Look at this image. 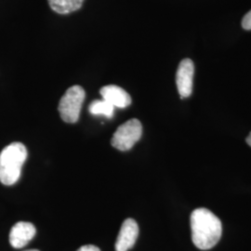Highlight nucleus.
Masks as SVG:
<instances>
[{"label": "nucleus", "instance_id": "14", "mask_svg": "<svg viewBox=\"0 0 251 251\" xmlns=\"http://www.w3.org/2000/svg\"><path fill=\"white\" fill-rule=\"evenodd\" d=\"M36 251V250H30V251Z\"/></svg>", "mask_w": 251, "mask_h": 251}, {"label": "nucleus", "instance_id": "7", "mask_svg": "<svg viewBox=\"0 0 251 251\" xmlns=\"http://www.w3.org/2000/svg\"><path fill=\"white\" fill-rule=\"evenodd\" d=\"M36 227L25 222H20L14 225L9 233V243L14 249L25 247L36 235Z\"/></svg>", "mask_w": 251, "mask_h": 251}, {"label": "nucleus", "instance_id": "9", "mask_svg": "<svg viewBox=\"0 0 251 251\" xmlns=\"http://www.w3.org/2000/svg\"><path fill=\"white\" fill-rule=\"evenodd\" d=\"M50 9L58 14H69L81 9L84 0H48Z\"/></svg>", "mask_w": 251, "mask_h": 251}, {"label": "nucleus", "instance_id": "10", "mask_svg": "<svg viewBox=\"0 0 251 251\" xmlns=\"http://www.w3.org/2000/svg\"><path fill=\"white\" fill-rule=\"evenodd\" d=\"M89 110L93 116H103L107 118H112L115 114V107L103 99L93 100Z\"/></svg>", "mask_w": 251, "mask_h": 251}, {"label": "nucleus", "instance_id": "3", "mask_svg": "<svg viewBox=\"0 0 251 251\" xmlns=\"http://www.w3.org/2000/svg\"><path fill=\"white\" fill-rule=\"evenodd\" d=\"M85 96V90L80 86H73L66 90L60 100L58 107L61 117L64 122H77Z\"/></svg>", "mask_w": 251, "mask_h": 251}, {"label": "nucleus", "instance_id": "4", "mask_svg": "<svg viewBox=\"0 0 251 251\" xmlns=\"http://www.w3.org/2000/svg\"><path fill=\"white\" fill-rule=\"evenodd\" d=\"M143 134L142 123L136 119H130L120 126L113 135L111 144L119 151L130 150L141 139Z\"/></svg>", "mask_w": 251, "mask_h": 251}, {"label": "nucleus", "instance_id": "8", "mask_svg": "<svg viewBox=\"0 0 251 251\" xmlns=\"http://www.w3.org/2000/svg\"><path fill=\"white\" fill-rule=\"evenodd\" d=\"M102 99L116 108H126L130 105L131 98L122 88L116 85H108L100 90Z\"/></svg>", "mask_w": 251, "mask_h": 251}, {"label": "nucleus", "instance_id": "5", "mask_svg": "<svg viewBox=\"0 0 251 251\" xmlns=\"http://www.w3.org/2000/svg\"><path fill=\"white\" fill-rule=\"evenodd\" d=\"M195 64L191 59H183L176 74V84L180 98H187L193 92Z\"/></svg>", "mask_w": 251, "mask_h": 251}, {"label": "nucleus", "instance_id": "1", "mask_svg": "<svg viewBox=\"0 0 251 251\" xmlns=\"http://www.w3.org/2000/svg\"><path fill=\"white\" fill-rule=\"evenodd\" d=\"M192 240L202 251L210 250L220 241L223 233L222 222L209 209L200 207L191 214Z\"/></svg>", "mask_w": 251, "mask_h": 251}, {"label": "nucleus", "instance_id": "12", "mask_svg": "<svg viewBox=\"0 0 251 251\" xmlns=\"http://www.w3.org/2000/svg\"><path fill=\"white\" fill-rule=\"evenodd\" d=\"M77 251H100L99 248H97L96 246L93 245H87V246H83Z\"/></svg>", "mask_w": 251, "mask_h": 251}, {"label": "nucleus", "instance_id": "11", "mask_svg": "<svg viewBox=\"0 0 251 251\" xmlns=\"http://www.w3.org/2000/svg\"><path fill=\"white\" fill-rule=\"evenodd\" d=\"M242 26L246 30H251V10L244 16L242 20Z\"/></svg>", "mask_w": 251, "mask_h": 251}, {"label": "nucleus", "instance_id": "2", "mask_svg": "<svg viewBox=\"0 0 251 251\" xmlns=\"http://www.w3.org/2000/svg\"><path fill=\"white\" fill-rule=\"evenodd\" d=\"M26 158V147L22 143H13L5 147L0 152V181L8 186L15 184Z\"/></svg>", "mask_w": 251, "mask_h": 251}, {"label": "nucleus", "instance_id": "6", "mask_svg": "<svg viewBox=\"0 0 251 251\" xmlns=\"http://www.w3.org/2000/svg\"><path fill=\"white\" fill-rule=\"evenodd\" d=\"M139 235V226L133 219H126L122 224L116 242V251H127L133 248Z\"/></svg>", "mask_w": 251, "mask_h": 251}, {"label": "nucleus", "instance_id": "13", "mask_svg": "<svg viewBox=\"0 0 251 251\" xmlns=\"http://www.w3.org/2000/svg\"><path fill=\"white\" fill-rule=\"evenodd\" d=\"M247 143H248V144L251 147V132L250 133V135L248 136V138H247Z\"/></svg>", "mask_w": 251, "mask_h": 251}]
</instances>
